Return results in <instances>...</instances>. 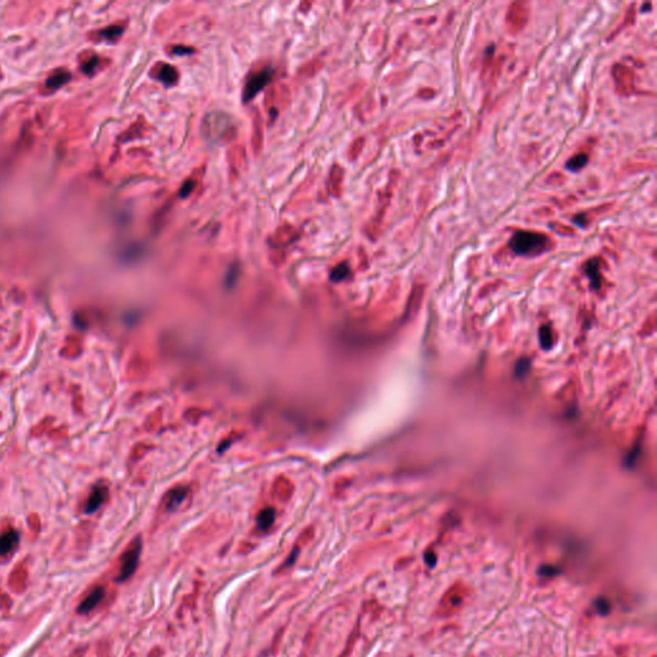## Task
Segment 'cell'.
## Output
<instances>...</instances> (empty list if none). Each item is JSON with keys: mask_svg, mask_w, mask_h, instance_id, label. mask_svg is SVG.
Masks as SVG:
<instances>
[{"mask_svg": "<svg viewBox=\"0 0 657 657\" xmlns=\"http://www.w3.org/2000/svg\"><path fill=\"white\" fill-rule=\"evenodd\" d=\"M298 552H299V551H298V548H297L296 551H294V553H291V556L289 557V559H288V561H286V566H291V565H293L294 561H296V558H297V556H298Z\"/></svg>", "mask_w": 657, "mask_h": 657, "instance_id": "cell-19", "label": "cell"}, {"mask_svg": "<svg viewBox=\"0 0 657 657\" xmlns=\"http://www.w3.org/2000/svg\"><path fill=\"white\" fill-rule=\"evenodd\" d=\"M587 163H588V156L584 153H580L574 156L573 158H570L568 162H566V168L571 172L580 171Z\"/></svg>", "mask_w": 657, "mask_h": 657, "instance_id": "cell-10", "label": "cell"}, {"mask_svg": "<svg viewBox=\"0 0 657 657\" xmlns=\"http://www.w3.org/2000/svg\"><path fill=\"white\" fill-rule=\"evenodd\" d=\"M121 32H122L121 27L112 26V27H108V29L104 30V31L102 32V35H103V36L106 37V39L113 40V39H116V37H118L119 35H121Z\"/></svg>", "mask_w": 657, "mask_h": 657, "instance_id": "cell-15", "label": "cell"}, {"mask_svg": "<svg viewBox=\"0 0 657 657\" xmlns=\"http://www.w3.org/2000/svg\"><path fill=\"white\" fill-rule=\"evenodd\" d=\"M158 68L159 69H158V75H157V77H158L161 81H163L164 84L167 85L175 84V82L177 81V79H179L177 71L174 68V67L169 66V64H161Z\"/></svg>", "mask_w": 657, "mask_h": 657, "instance_id": "cell-7", "label": "cell"}, {"mask_svg": "<svg viewBox=\"0 0 657 657\" xmlns=\"http://www.w3.org/2000/svg\"><path fill=\"white\" fill-rule=\"evenodd\" d=\"M185 494H186V491H184V489H177V491L172 492V493L169 494V499H168V503H167V508L172 509V508H175L176 506H179V504L182 502V499H184Z\"/></svg>", "mask_w": 657, "mask_h": 657, "instance_id": "cell-12", "label": "cell"}, {"mask_svg": "<svg viewBox=\"0 0 657 657\" xmlns=\"http://www.w3.org/2000/svg\"><path fill=\"white\" fill-rule=\"evenodd\" d=\"M193 187H194L193 182H186V184H185L184 186H182L181 191H180V194H181L182 198H185V197L189 196V193H190V191L193 190Z\"/></svg>", "mask_w": 657, "mask_h": 657, "instance_id": "cell-17", "label": "cell"}, {"mask_svg": "<svg viewBox=\"0 0 657 657\" xmlns=\"http://www.w3.org/2000/svg\"><path fill=\"white\" fill-rule=\"evenodd\" d=\"M275 520V511L272 508H264L263 511L259 512L258 518H257V524L261 530H267L271 528Z\"/></svg>", "mask_w": 657, "mask_h": 657, "instance_id": "cell-8", "label": "cell"}, {"mask_svg": "<svg viewBox=\"0 0 657 657\" xmlns=\"http://www.w3.org/2000/svg\"><path fill=\"white\" fill-rule=\"evenodd\" d=\"M596 604H597V609H598V611L601 614H606L607 611H609V602L604 601V599H598V601L596 602Z\"/></svg>", "mask_w": 657, "mask_h": 657, "instance_id": "cell-16", "label": "cell"}, {"mask_svg": "<svg viewBox=\"0 0 657 657\" xmlns=\"http://www.w3.org/2000/svg\"><path fill=\"white\" fill-rule=\"evenodd\" d=\"M106 497H107L106 486H96V488L92 489V492L89 496V499H87L86 502V506H85V514H92V512H95L96 509L104 503Z\"/></svg>", "mask_w": 657, "mask_h": 657, "instance_id": "cell-6", "label": "cell"}, {"mask_svg": "<svg viewBox=\"0 0 657 657\" xmlns=\"http://www.w3.org/2000/svg\"><path fill=\"white\" fill-rule=\"evenodd\" d=\"M272 77V69L267 68L263 71H259L257 74H253L249 80L247 81L246 87H244V102L251 101L252 98L258 94L259 90L263 89L270 82Z\"/></svg>", "mask_w": 657, "mask_h": 657, "instance_id": "cell-3", "label": "cell"}, {"mask_svg": "<svg viewBox=\"0 0 657 657\" xmlns=\"http://www.w3.org/2000/svg\"><path fill=\"white\" fill-rule=\"evenodd\" d=\"M104 596H106V589L103 587H96L95 589L92 592H90L89 596L79 604L77 607V613L81 614V615H86L89 614L90 611L95 609L99 603L104 599Z\"/></svg>", "mask_w": 657, "mask_h": 657, "instance_id": "cell-4", "label": "cell"}, {"mask_svg": "<svg viewBox=\"0 0 657 657\" xmlns=\"http://www.w3.org/2000/svg\"><path fill=\"white\" fill-rule=\"evenodd\" d=\"M549 246V239L541 232L520 230L516 231L509 239V247L516 254L520 256H536L542 253Z\"/></svg>", "mask_w": 657, "mask_h": 657, "instance_id": "cell-1", "label": "cell"}, {"mask_svg": "<svg viewBox=\"0 0 657 657\" xmlns=\"http://www.w3.org/2000/svg\"><path fill=\"white\" fill-rule=\"evenodd\" d=\"M19 543V534L16 530H8L0 536V557L8 556L17 548Z\"/></svg>", "mask_w": 657, "mask_h": 657, "instance_id": "cell-5", "label": "cell"}, {"mask_svg": "<svg viewBox=\"0 0 657 657\" xmlns=\"http://www.w3.org/2000/svg\"><path fill=\"white\" fill-rule=\"evenodd\" d=\"M141 548H143L141 539L136 538L124 553L121 559V569H119L118 576H117V581L118 583H124V581H126L127 579H130L134 575V573L137 569V565H139Z\"/></svg>", "mask_w": 657, "mask_h": 657, "instance_id": "cell-2", "label": "cell"}, {"mask_svg": "<svg viewBox=\"0 0 657 657\" xmlns=\"http://www.w3.org/2000/svg\"><path fill=\"white\" fill-rule=\"evenodd\" d=\"M541 342L543 347L548 348L552 343V333L548 326H544L541 329Z\"/></svg>", "mask_w": 657, "mask_h": 657, "instance_id": "cell-14", "label": "cell"}, {"mask_svg": "<svg viewBox=\"0 0 657 657\" xmlns=\"http://www.w3.org/2000/svg\"><path fill=\"white\" fill-rule=\"evenodd\" d=\"M348 274H349L348 264L342 263V264H339V266L336 267V269L334 270L333 272H331L330 277H331V280H333V281H342V280H344L347 276H348Z\"/></svg>", "mask_w": 657, "mask_h": 657, "instance_id": "cell-13", "label": "cell"}, {"mask_svg": "<svg viewBox=\"0 0 657 657\" xmlns=\"http://www.w3.org/2000/svg\"><path fill=\"white\" fill-rule=\"evenodd\" d=\"M96 61H98V59L94 58V61H90V63L87 64V66H85V67H84V69H85V71H86V74H90V72H92V69H94V67H95V66H96V63H98V62H96Z\"/></svg>", "mask_w": 657, "mask_h": 657, "instance_id": "cell-18", "label": "cell"}, {"mask_svg": "<svg viewBox=\"0 0 657 657\" xmlns=\"http://www.w3.org/2000/svg\"><path fill=\"white\" fill-rule=\"evenodd\" d=\"M586 272L592 281V285L598 288L601 283V276H599V267L597 259H591L586 266Z\"/></svg>", "mask_w": 657, "mask_h": 657, "instance_id": "cell-9", "label": "cell"}, {"mask_svg": "<svg viewBox=\"0 0 657 657\" xmlns=\"http://www.w3.org/2000/svg\"><path fill=\"white\" fill-rule=\"evenodd\" d=\"M68 80H69L68 74H66V72H59V74H56L52 77H49L48 81H46V86L52 87V89H57V87L66 84Z\"/></svg>", "mask_w": 657, "mask_h": 657, "instance_id": "cell-11", "label": "cell"}]
</instances>
